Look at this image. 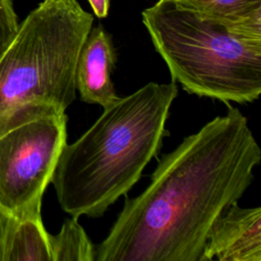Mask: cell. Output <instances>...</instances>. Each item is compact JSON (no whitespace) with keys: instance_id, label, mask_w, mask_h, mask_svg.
<instances>
[{"instance_id":"1","label":"cell","mask_w":261,"mask_h":261,"mask_svg":"<svg viewBox=\"0 0 261 261\" xmlns=\"http://www.w3.org/2000/svg\"><path fill=\"white\" fill-rule=\"evenodd\" d=\"M260 161L247 117L228 105L158 160L140 195H124L95 261H199L213 224L243 196Z\"/></svg>"},{"instance_id":"2","label":"cell","mask_w":261,"mask_h":261,"mask_svg":"<svg viewBox=\"0 0 261 261\" xmlns=\"http://www.w3.org/2000/svg\"><path fill=\"white\" fill-rule=\"evenodd\" d=\"M177 93L174 81L149 83L104 108L84 135L64 145L51 182L66 213L101 217L127 194L168 135L165 123Z\"/></svg>"},{"instance_id":"3","label":"cell","mask_w":261,"mask_h":261,"mask_svg":"<svg viewBox=\"0 0 261 261\" xmlns=\"http://www.w3.org/2000/svg\"><path fill=\"white\" fill-rule=\"evenodd\" d=\"M155 50L172 81L189 94L248 103L261 94V20L202 15L173 0L142 13Z\"/></svg>"},{"instance_id":"4","label":"cell","mask_w":261,"mask_h":261,"mask_svg":"<svg viewBox=\"0 0 261 261\" xmlns=\"http://www.w3.org/2000/svg\"><path fill=\"white\" fill-rule=\"evenodd\" d=\"M94 17L77 0H44L0 51V136L75 99L80 52Z\"/></svg>"},{"instance_id":"5","label":"cell","mask_w":261,"mask_h":261,"mask_svg":"<svg viewBox=\"0 0 261 261\" xmlns=\"http://www.w3.org/2000/svg\"><path fill=\"white\" fill-rule=\"evenodd\" d=\"M65 110L54 108L0 136V205L18 214L42 203L66 144Z\"/></svg>"},{"instance_id":"6","label":"cell","mask_w":261,"mask_h":261,"mask_svg":"<svg viewBox=\"0 0 261 261\" xmlns=\"http://www.w3.org/2000/svg\"><path fill=\"white\" fill-rule=\"evenodd\" d=\"M237 203L213 224L199 261H261V208Z\"/></svg>"},{"instance_id":"7","label":"cell","mask_w":261,"mask_h":261,"mask_svg":"<svg viewBox=\"0 0 261 261\" xmlns=\"http://www.w3.org/2000/svg\"><path fill=\"white\" fill-rule=\"evenodd\" d=\"M115 60L110 35L101 25L92 28L80 52L75 70V88L82 101L106 108L119 99L110 79Z\"/></svg>"},{"instance_id":"8","label":"cell","mask_w":261,"mask_h":261,"mask_svg":"<svg viewBox=\"0 0 261 261\" xmlns=\"http://www.w3.org/2000/svg\"><path fill=\"white\" fill-rule=\"evenodd\" d=\"M41 204L15 214L10 229L4 261H53L50 233L45 229Z\"/></svg>"},{"instance_id":"9","label":"cell","mask_w":261,"mask_h":261,"mask_svg":"<svg viewBox=\"0 0 261 261\" xmlns=\"http://www.w3.org/2000/svg\"><path fill=\"white\" fill-rule=\"evenodd\" d=\"M53 261H95L96 247L77 218H66L57 234H50Z\"/></svg>"},{"instance_id":"10","label":"cell","mask_w":261,"mask_h":261,"mask_svg":"<svg viewBox=\"0 0 261 261\" xmlns=\"http://www.w3.org/2000/svg\"><path fill=\"white\" fill-rule=\"evenodd\" d=\"M202 15L229 20H261V0H173Z\"/></svg>"},{"instance_id":"11","label":"cell","mask_w":261,"mask_h":261,"mask_svg":"<svg viewBox=\"0 0 261 261\" xmlns=\"http://www.w3.org/2000/svg\"><path fill=\"white\" fill-rule=\"evenodd\" d=\"M18 21L11 0H0V51L10 42L17 31Z\"/></svg>"},{"instance_id":"12","label":"cell","mask_w":261,"mask_h":261,"mask_svg":"<svg viewBox=\"0 0 261 261\" xmlns=\"http://www.w3.org/2000/svg\"><path fill=\"white\" fill-rule=\"evenodd\" d=\"M15 220V214L0 205V261H4L7 239Z\"/></svg>"},{"instance_id":"13","label":"cell","mask_w":261,"mask_h":261,"mask_svg":"<svg viewBox=\"0 0 261 261\" xmlns=\"http://www.w3.org/2000/svg\"><path fill=\"white\" fill-rule=\"evenodd\" d=\"M91 4L94 13L99 18H104L108 15L109 0H88Z\"/></svg>"}]
</instances>
